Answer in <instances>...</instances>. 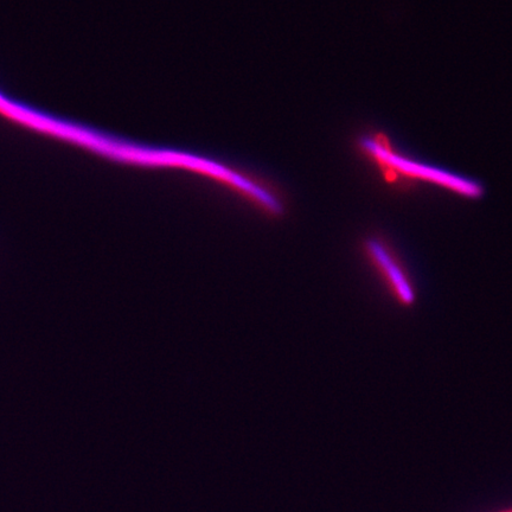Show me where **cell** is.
<instances>
[{
	"instance_id": "cell-1",
	"label": "cell",
	"mask_w": 512,
	"mask_h": 512,
	"mask_svg": "<svg viewBox=\"0 0 512 512\" xmlns=\"http://www.w3.org/2000/svg\"><path fill=\"white\" fill-rule=\"evenodd\" d=\"M362 149L374 160L388 183H432L469 198H477L483 194V188L470 179L403 157L382 134L363 138Z\"/></svg>"
},
{
	"instance_id": "cell-2",
	"label": "cell",
	"mask_w": 512,
	"mask_h": 512,
	"mask_svg": "<svg viewBox=\"0 0 512 512\" xmlns=\"http://www.w3.org/2000/svg\"><path fill=\"white\" fill-rule=\"evenodd\" d=\"M363 259L394 302L402 307H412L418 299V291L411 272L395 247L380 235H370L361 245Z\"/></svg>"
}]
</instances>
